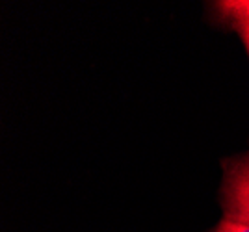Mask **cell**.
<instances>
[{
    "mask_svg": "<svg viewBox=\"0 0 249 232\" xmlns=\"http://www.w3.org/2000/svg\"><path fill=\"white\" fill-rule=\"evenodd\" d=\"M221 197L225 219L249 225V154L227 166Z\"/></svg>",
    "mask_w": 249,
    "mask_h": 232,
    "instance_id": "obj_1",
    "label": "cell"
},
{
    "mask_svg": "<svg viewBox=\"0 0 249 232\" xmlns=\"http://www.w3.org/2000/svg\"><path fill=\"white\" fill-rule=\"evenodd\" d=\"M218 11L231 21L236 28L249 22V0H231V2H219L216 4Z\"/></svg>",
    "mask_w": 249,
    "mask_h": 232,
    "instance_id": "obj_2",
    "label": "cell"
},
{
    "mask_svg": "<svg viewBox=\"0 0 249 232\" xmlns=\"http://www.w3.org/2000/svg\"><path fill=\"white\" fill-rule=\"evenodd\" d=\"M214 232H249V225H242V223H234V221H229V219H223Z\"/></svg>",
    "mask_w": 249,
    "mask_h": 232,
    "instance_id": "obj_3",
    "label": "cell"
},
{
    "mask_svg": "<svg viewBox=\"0 0 249 232\" xmlns=\"http://www.w3.org/2000/svg\"><path fill=\"white\" fill-rule=\"evenodd\" d=\"M238 32L242 33V37H244V41H246V45H248V50H249V22H248V24H242V26H238Z\"/></svg>",
    "mask_w": 249,
    "mask_h": 232,
    "instance_id": "obj_4",
    "label": "cell"
}]
</instances>
